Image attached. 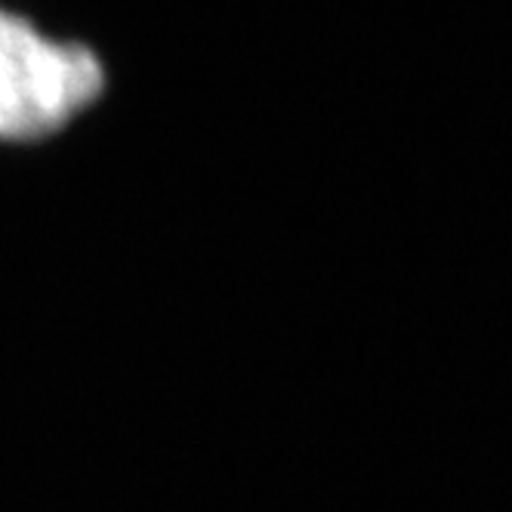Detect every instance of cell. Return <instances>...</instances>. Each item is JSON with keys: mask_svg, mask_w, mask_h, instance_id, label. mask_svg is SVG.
Segmentation results:
<instances>
[{"mask_svg": "<svg viewBox=\"0 0 512 512\" xmlns=\"http://www.w3.org/2000/svg\"><path fill=\"white\" fill-rule=\"evenodd\" d=\"M102 56L56 38L28 16L0 7V142L34 145L59 136L102 99Z\"/></svg>", "mask_w": 512, "mask_h": 512, "instance_id": "6da1fadb", "label": "cell"}]
</instances>
